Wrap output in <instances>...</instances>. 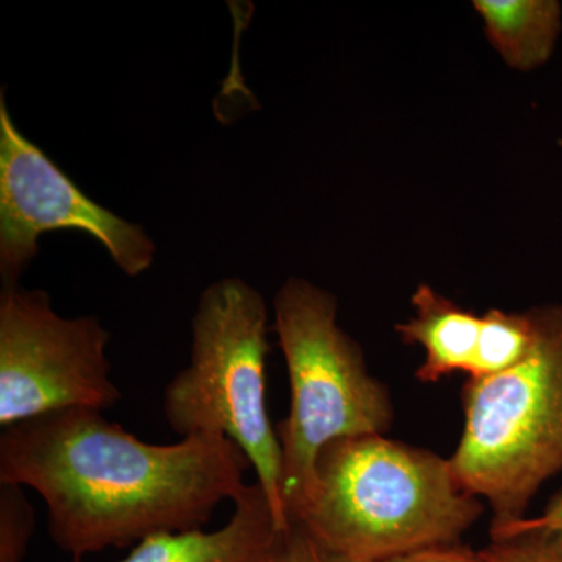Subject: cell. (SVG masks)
<instances>
[{"instance_id":"cell-1","label":"cell","mask_w":562,"mask_h":562,"mask_svg":"<svg viewBox=\"0 0 562 562\" xmlns=\"http://www.w3.org/2000/svg\"><path fill=\"white\" fill-rule=\"evenodd\" d=\"M250 468L222 436L144 442L99 409L46 414L0 435V484L40 494L52 541L74 561L201 530L221 503L241 494Z\"/></svg>"},{"instance_id":"cell-2","label":"cell","mask_w":562,"mask_h":562,"mask_svg":"<svg viewBox=\"0 0 562 562\" xmlns=\"http://www.w3.org/2000/svg\"><path fill=\"white\" fill-rule=\"evenodd\" d=\"M483 512L450 458L372 435L322 450L312 498L294 524L344 560L379 562L460 543Z\"/></svg>"},{"instance_id":"cell-3","label":"cell","mask_w":562,"mask_h":562,"mask_svg":"<svg viewBox=\"0 0 562 562\" xmlns=\"http://www.w3.org/2000/svg\"><path fill=\"white\" fill-rule=\"evenodd\" d=\"M273 312L291 387L290 414L276 430L281 503L292 525L312 498L322 450L339 439L384 435L394 406L387 387L369 373L361 347L336 322L335 295L290 279Z\"/></svg>"},{"instance_id":"cell-4","label":"cell","mask_w":562,"mask_h":562,"mask_svg":"<svg viewBox=\"0 0 562 562\" xmlns=\"http://www.w3.org/2000/svg\"><path fill=\"white\" fill-rule=\"evenodd\" d=\"M532 312L531 353L462 390L464 430L450 462L461 486L490 505L491 536L527 519L539 487L562 472V305Z\"/></svg>"},{"instance_id":"cell-5","label":"cell","mask_w":562,"mask_h":562,"mask_svg":"<svg viewBox=\"0 0 562 562\" xmlns=\"http://www.w3.org/2000/svg\"><path fill=\"white\" fill-rule=\"evenodd\" d=\"M268 308L239 279L210 284L192 317L191 361L165 390L166 422L177 435L222 436L238 446L257 473L277 519L290 528L281 503V450L266 403Z\"/></svg>"},{"instance_id":"cell-6","label":"cell","mask_w":562,"mask_h":562,"mask_svg":"<svg viewBox=\"0 0 562 562\" xmlns=\"http://www.w3.org/2000/svg\"><path fill=\"white\" fill-rule=\"evenodd\" d=\"M110 333L98 317L66 319L44 291L0 295V427L121 401L106 358Z\"/></svg>"},{"instance_id":"cell-7","label":"cell","mask_w":562,"mask_h":562,"mask_svg":"<svg viewBox=\"0 0 562 562\" xmlns=\"http://www.w3.org/2000/svg\"><path fill=\"white\" fill-rule=\"evenodd\" d=\"M85 232L109 250L117 268L136 277L150 268L155 244L139 227L92 202L25 138L0 95V277L20 286L21 273L38 250L41 233Z\"/></svg>"},{"instance_id":"cell-8","label":"cell","mask_w":562,"mask_h":562,"mask_svg":"<svg viewBox=\"0 0 562 562\" xmlns=\"http://www.w3.org/2000/svg\"><path fill=\"white\" fill-rule=\"evenodd\" d=\"M233 505L220 530L151 536L120 562H284L291 527L279 522L261 484H246Z\"/></svg>"},{"instance_id":"cell-9","label":"cell","mask_w":562,"mask_h":562,"mask_svg":"<svg viewBox=\"0 0 562 562\" xmlns=\"http://www.w3.org/2000/svg\"><path fill=\"white\" fill-rule=\"evenodd\" d=\"M412 319L395 325L406 346L425 350L424 364L416 375L422 383H436L443 376L464 372L471 375L483 316L462 308L428 284L414 291Z\"/></svg>"},{"instance_id":"cell-10","label":"cell","mask_w":562,"mask_h":562,"mask_svg":"<svg viewBox=\"0 0 562 562\" xmlns=\"http://www.w3.org/2000/svg\"><path fill=\"white\" fill-rule=\"evenodd\" d=\"M492 47L509 68L535 70L552 57L562 29L557 0H475Z\"/></svg>"},{"instance_id":"cell-11","label":"cell","mask_w":562,"mask_h":562,"mask_svg":"<svg viewBox=\"0 0 562 562\" xmlns=\"http://www.w3.org/2000/svg\"><path fill=\"white\" fill-rule=\"evenodd\" d=\"M538 339L535 312L505 313L490 310L483 316L479 349L469 380L497 375L520 364Z\"/></svg>"},{"instance_id":"cell-12","label":"cell","mask_w":562,"mask_h":562,"mask_svg":"<svg viewBox=\"0 0 562 562\" xmlns=\"http://www.w3.org/2000/svg\"><path fill=\"white\" fill-rule=\"evenodd\" d=\"M35 530V509L21 486L0 484V562H22Z\"/></svg>"},{"instance_id":"cell-13","label":"cell","mask_w":562,"mask_h":562,"mask_svg":"<svg viewBox=\"0 0 562 562\" xmlns=\"http://www.w3.org/2000/svg\"><path fill=\"white\" fill-rule=\"evenodd\" d=\"M490 562H562L560 547L541 531H517L482 550Z\"/></svg>"},{"instance_id":"cell-14","label":"cell","mask_w":562,"mask_h":562,"mask_svg":"<svg viewBox=\"0 0 562 562\" xmlns=\"http://www.w3.org/2000/svg\"><path fill=\"white\" fill-rule=\"evenodd\" d=\"M517 531H541L543 535L550 536L562 552V491L554 495L541 516L513 525L498 535L491 536V541L508 538Z\"/></svg>"},{"instance_id":"cell-15","label":"cell","mask_w":562,"mask_h":562,"mask_svg":"<svg viewBox=\"0 0 562 562\" xmlns=\"http://www.w3.org/2000/svg\"><path fill=\"white\" fill-rule=\"evenodd\" d=\"M284 562H350L339 554L322 547L314 541L301 525L292 524L288 531L286 554Z\"/></svg>"},{"instance_id":"cell-16","label":"cell","mask_w":562,"mask_h":562,"mask_svg":"<svg viewBox=\"0 0 562 562\" xmlns=\"http://www.w3.org/2000/svg\"><path fill=\"white\" fill-rule=\"evenodd\" d=\"M379 562H490L483 557L482 550L469 549L462 543L453 546L435 547V549L420 550V552L403 554L391 560Z\"/></svg>"}]
</instances>
